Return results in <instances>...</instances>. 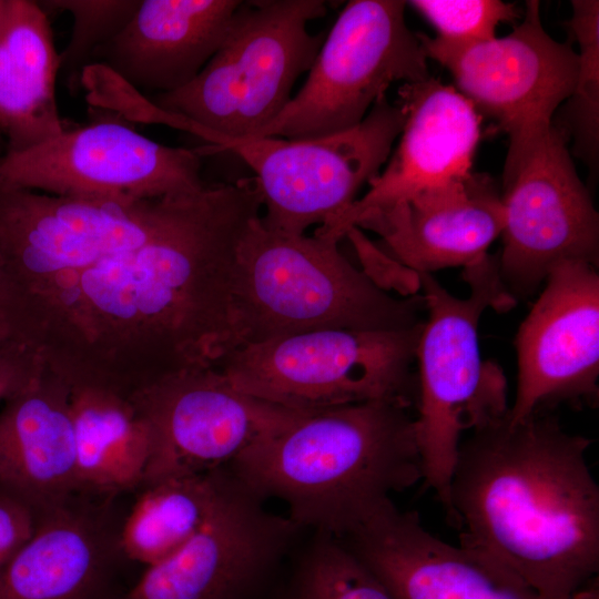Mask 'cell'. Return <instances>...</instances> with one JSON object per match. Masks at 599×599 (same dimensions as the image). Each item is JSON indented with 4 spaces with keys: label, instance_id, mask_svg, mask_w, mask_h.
Masks as SVG:
<instances>
[{
    "label": "cell",
    "instance_id": "cell-11",
    "mask_svg": "<svg viewBox=\"0 0 599 599\" xmlns=\"http://www.w3.org/2000/svg\"><path fill=\"white\" fill-rule=\"evenodd\" d=\"M404 120L400 105L385 95L357 125L344 131L308 139H229L210 153L230 151L255 173L266 227L302 235L355 201L387 161Z\"/></svg>",
    "mask_w": 599,
    "mask_h": 599
},
{
    "label": "cell",
    "instance_id": "cell-33",
    "mask_svg": "<svg viewBox=\"0 0 599 599\" xmlns=\"http://www.w3.org/2000/svg\"><path fill=\"white\" fill-rule=\"evenodd\" d=\"M4 151H6V143L2 135L0 134V156L4 153Z\"/></svg>",
    "mask_w": 599,
    "mask_h": 599
},
{
    "label": "cell",
    "instance_id": "cell-20",
    "mask_svg": "<svg viewBox=\"0 0 599 599\" xmlns=\"http://www.w3.org/2000/svg\"><path fill=\"white\" fill-rule=\"evenodd\" d=\"M504 207L487 174L420 192L365 216L356 227L379 234L387 256L414 274L468 266L502 233Z\"/></svg>",
    "mask_w": 599,
    "mask_h": 599
},
{
    "label": "cell",
    "instance_id": "cell-23",
    "mask_svg": "<svg viewBox=\"0 0 599 599\" xmlns=\"http://www.w3.org/2000/svg\"><path fill=\"white\" fill-rule=\"evenodd\" d=\"M59 71L47 11L38 1L6 0L0 19V134L4 153L32 148L67 129L55 98Z\"/></svg>",
    "mask_w": 599,
    "mask_h": 599
},
{
    "label": "cell",
    "instance_id": "cell-9",
    "mask_svg": "<svg viewBox=\"0 0 599 599\" xmlns=\"http://www.w3.org/2000/svg\"><path fill=\"white\" fill-rule=\"evenodd\" d=\"M402 0H351L329 30L301 90L245 139H308L357 125L394 82L430 77Z\"/></svg>",
    "mask_w": 599,
    "mask_h": 599
},
{
    "label": "cell",
    "instance_id": "cell-21",
    "mask_svg": "<svg viewBox=\"0 0 599 599\" xmlns=\"http://www.w3.org/2000/svg\"><path fill=\"white\" fill-rule=\"evenodd\" d=\"M79 491L70 388L43 369L0 407V497L37 518Z\"/></svg>",
    "mask_w": 599,
    "mask_h": 599
},
{
    "label": "cell",
    "instance_id": "cell-13",
    "mask_svg": "<svg viewBox=\"0 0 599 599\" xmlns=\"http://www.w3.org/2000/svg\"><path fill=\"white\" fill-rule=\"evenodd\" d=\"M152 451L144 481L229 467L301 412L236 389L217 367L181 372L130 397Z\"/></svg>",
    "mask_w": 599,
    "mask_h": 599
},
{
    "label": "cell",
    "instance_id": "cell-19",
    "mask_svg": "<svg viewBox=\"0 0 599 599\" xmlns=\"http://www.w3.org/2000/svg\"><path fill=\"white\" fill-rule=\"evenodd\" d=\"M119 497L78 493L40 515L0 569V599H110L111 579L128 560Z\"/></svg>",
    "mask_w": 599,
    "mask_h": 599
},
{
    "label": "cell",
    "instance_id": "cell-31",
    "mask_svg": "<svg viewBox=\"0 0 599 599\" xmlns=\"http://www.w3.org/2000/svg\"><path fill=\"white\" fill-rule=\"evenodd\" d=\"M37 516L27 507L0 497V569L30 539Z\"/></svg>",
    "mask_w": 599,
    "mask_h": 599
},
{
    "label": "cell",
    "instance_id": "cell-27",
    "mask_svg": "<svg viewBox=\"0 0 599 599\" xmlns=\"http://www.w3.org/2000/svg\"><path fill=\"white\" fill-rule=\"evenodd\" d=\"M282 599H394L338 539L317 532Z\"/></svg>",
    "mask_w": 599,
    "mask_h": 599
},
{
    "label": "cell",
    "instance_id": "cell-7",
    "mask_svg": "<svg viewBox=\"0 0 599 599\" xmlns=\"http://www.w3.org/2000/svg\"><path fill=\"white\" fill-rule=\"evenodd\" d=\"M423 326L295 334L238 347L216 367L236 389L293 409L372 400L410 406Z\"/></svg>",
    "mask_w": 599,
    "mask_h": 599
},
{
    "label": "cell",
    "instance_id": "cell-18",
    "mask_svg": "<svg viewBox=\"0 0 599 599\" xmlns=\"http://www.w3.org/2000/svg\"><path fill=\"white\" fill-rule=\"evenodd\" d=\"M398 97L405 120L386 167L361 200L315 234L339 241L365 216L471 173L483 119L474 105L455 87L433 77L403 83Z\"/></svg>",
    "mask_w": 599,
    "mask_h": 599
},
{
    "label": "cell",
    "instance_id": "cell-8",
    "mask_svg": "<svg viewBox=\"0 0 599 599\" xmlns=\"http://www.w3.org/2000/svg\"><path fill=\"white\" fill-rule=\"evenodd\" d=\"M180 195L129 201L43 193L0 180V262L37 306L101 261L143 245Z\"/></svg>",
    "mask_w": 599,
    "mask_h": 599
},
{
    "label": "cell",
    "instance_id": "cell-32",
    "mask_svg": "<svg viewBox=\"0 0 599 599\" xmlns=\"http://www.w3.org/2000/svg\"><path fill=\"white\" fill-rule=\"evenodd\" d=\"M27 384L28 383H23L17 377L0 370V404Z\"/></svg>",
    "mask_w": 599,
    "mask_h": 599
},
{
    "label": "cell",
    "instance_id": "cell-12",
    "mask_svg": "<svg viewBox=\"0 0 599 599\" xmlns=\"http://www.w3.org/2000/svg\"><path fill=\"white\" fill-rule=\"evenodd\" d=\"M202 150L169 146L98 120L0 156V180L68 196L142 201L202 190Z\"/></svg>",
    "mask_w": 599,
    "mask_h": 599
},
{
    "label": "cell",
    "instance_id": "cell-17",
    "mask_svg": "<svg viewBox=\"0 0 599 599\" xmlns=\"http://www.w3.org/2000/svg\"><path fill=\"white\" fill-rule=\"evenodd\" d=\"M339 540L394 599H544L498 562L434 536L390 498Z\"/></svg>",
    "mask_w": 599,
    "mask_h": 599
},
{
    "label": "cell",
    "instance_id": "cell-29",
    "mask_svg": "<svg viewBox=\"0 0 599 599\" xmlns=\"http://www.w3.org/2000/svg\"><path fill=\"white\" fill-rule=\"evenodd\" d=\"M41 369L31 302L0 262V370L28 382Z\"/></svg>",
    "mask_w": 599,
    "mask_h": 599
},
{
    "label": "cell",
    "instance_id": "cell-4",
    "mask_svg": "<svg viewBox=\"0 0 599 599\" xmlns=\"http://www.w3.org/2000/svg\"><path fill=\"white\" fill-rule=\"evenodd\" d=\"M337 243L271 230L261 216L250 221L232 277V351L314 331H400L424 322L422 295H389Z\"/></svg>",
    "mask_w": 599,
    "mask_h": 599
},
{
    "label": "cell",
    "instance_id": "cell-3",
    "mask_svg": "<svg viewBox=\"0 0 599 599\" xmlns=\"http://www.w3.org/2000/svg\"><path fill=\"white\" fill-rule=\"evenodd\" d=\"M408 407L372 400L303 410L229 469L263 500L281 499L300 528L342 538L393 493L423 479Z\"/></svg>",
    "mask_w": 599,
    "mask_h": 599
},
{
    "label": "cell",
    "instance_id": "cell-26",
    "mask_svg": "<svg viewBox=\"0 0 599 599\" xmlns=\"http://www.w3.org/2000/svg\"><path fill=\"white\" fill-rule=\"evenodd\" d=\"M567 22L578 44L577 73L565 112L567 132L575 139V152L595 170L599 148V2L572 0Z\"/></svg>",
    "mask_w": 599,
    "mask_h": 599
},
{
    "label": "cell",
    "instance_id": "cell-1",
    "mask_svg": "<svg viewBox=\"0 0 599 599\" xmlns=\"http://www.w3.org/2000/svg\"><path fill=\"white\" fill-rule=\"evenodd\" d=\"M261 207L247 181L179 196L143 245L101 261L40 304L44 367L70 388L128 398L167 376L216 367L232 351L237 245Z\"/></svg>",
    "mask_w": 599,
    "mask_h": 599
},
{
    "label": "cell",
    "instance_id": "cell-2",
    "mask_svg": "<svg viewBox=\"0 0 599 599\" xmlns=\"http://www.w3.org/2000/svg\"><path fill=\"white\" fill-rule=\"evenodd\" d=\"M592 440L540 412L508 410L458 447L449 519L459 546L514 572L544 599H573L599 570V486Z\"/></svg>",
    "mask_w": 599,
    "mask_h": 599
},
{
    "label": "cell",
    "instance_id": "cell-34",
    "mask_svg": "<svg viewBox=\"0 0 599 599\" xmlns=\"http://www.w3.org/2000/svg\"><path fill=\"white\" fill-rule=\"evenodd\" d=\"M4 4H6V0H0V19H1L2 13H3Z\"/></svg>",
    "mask_w": 599,
    "mask_h": 599
},
{
    "label": "cell",
    "instance_id": "cell-25",
    "mask_svg": "<svg viewBox=\"0 0 599 599\" xmlns=\"http://www.w3.org/2000/svg\"><path fill=\"white\" fill-rule=\"evenodd\" d=\"M231 479L224 467L141 486L122 524L126 559L148 568L177 552L211 518Z\"/></svg>",
    "mask_w": 599,
    "mask_h": 599
},
{
    "label": "cell",
    "instance_id": "cell-14",
    "mask_svg": "<svg viewBox=\"0 0 599 599\" xmlns=\"http://www.w3.org/2000/svg\"><path fill=\"white\" fill-rule=\"evenodd\" d=\"M522 13L507 35L476 43L451 44L417 33L427 58L445 67L455 89L509 140L552 124L577 73V51L546 31L540 2L526 1Z\"/></svg>",
    "mask_w": 599,
    "mask_h": 599
},
{
    "label": "cell",
    "instance_id": "cell-30",
    "mask_svg": "<svg viewBox=\"0 0 599 599\" xmlns=\"http://www.w3.org/2000/svg\"><path fill=\"white\" fill-rule=\"evenodd\" d=\"M418 11L437 31L436 38L451 44L493 39L500 23L517 21L521 11L500 0H413Z\"/></svg>",
    "mask_w": 599,
    "mask_h": 599
},
{
    "label": "cell",
    "instance_id": "cell-10",
    "mask_svg": "<svg viewBox=\"0 0 599 599\" xmlns=\"http://www.w3.org/2000/svg\"><path fill=\"white\" fill-rule=\"evenodd\" d=\"M500 194L499 275L515 301L535 293L561 261L598 266V212L554 122L509 140Z\"/></svg>",
    "mask_w": 599,
    "mask_h": 599
},
{
    "label": "cell",
    "instance_id": "cell-28",
    "mask_svg": "<svg viewBox=\"0 0 599 599\" xmlns=\"http://www.w3.org/2000/svg\"><path fill=\"white\" fill-rule=\"evenodd\" d=\"M141 0H45L43 9L68 11L72 29L68 43L59 52L60 71L70 85H78L84 68L92 64L94 52L130 21Z\"/></svg>",
    "mask_w": 599,
    "mask_h": 599
},
{
    "label": "cell",
    "instance_id": "cell-6",
    "mask_svg": "<svg viewBox=\"0 0 599 599\" xmlns=\"http://www.w3.org/2000/svg\"><path fill=\"white\" fill-rule=\"evenodd\" d=\"M323 0L241 1L214 55L186 85L153 99L154 106L187 121L194 135L222 146L250 138L291 100L323 43L307 23L326 14Z\"/></svg>",
    "mask_w": 599,
    "mask_h": 599
},
{
    "label": "cell",
    "instance_id": "cell-22",
    "mask_svg": "<svg viewBox=\"0 0 599 599\" xmlns=\"http://www.w3.org/2000/svg\"><path fill=\"white\" fill-rule=\"evenodd\" d=\"M240 0H141L92 64L134 89L159 93L190 83L220 48Z\"/></svg>",
    "mask_w": 599,
    "mask_h": 599
},
{
    "label": "cell",
    "instance_id": "cell-24",
    "mask_svg": "<svg viewBox=\"0 0 599 599\" xmlns=\"http://www.w3.org/2000/svg\"><path fill=\"white\" fill-rule=\"evenodd\" d=\"M79 491L121 496L138 490L151 458L150 427L133 402L115 393L70 388Z\"/></svg>",
    "mask_w": 599,
    "mask_h": 599
},
{
    "label": "cell",
    "instance_id": "cell-5",
    "mask_svg": "<svg viewBox=\"0 0 599 599\" xmlns=\"http://www.w3.org/2000/svg\"><path fill=\"white\" fill-rule=\"evenodd\" d=\"M427 318L419 336L416 439L422 475L449 515V486L461 434L504 415L506 379L480 356L478 328L483 313L507 308L498 256L480 257L464 267L469 295H451L429 273H417Z\"/></svg>",
    "mask_w": 599,
    "mask_h": 599
},
{
    "label": "cell",
    "instance_id": "cell-16",
    "mask_svg": "<svg viewBox=\"0 0 599 599\" xmlns=\"http://www.w3.org/2000/svg\"><path fill=\"white\" fill-rule=\"evenodd\" d=\"M518 378L511 422L560 402L598 398L599 275L597 266L555 264L516 338Z\"/></svg>",
    "mask_w": 599,
    "mask_h": 599
},
{
    "label": "cell",
    "instance_id": "cell-15",
    "mask_svg": "<svg viewBox=\"0 0 599 599\" xmlns=\"http://www.w3.org/2000/svg\"><path fill=\"white\" fill-rule=\"evenodd\" d=\"M232 473V471H231ZM232 479L215 511L177 552L115 599H250L300 529Z\"/></svg>",
    "mask_w": 599,
    "mask_h": 599
}]
</instances>
